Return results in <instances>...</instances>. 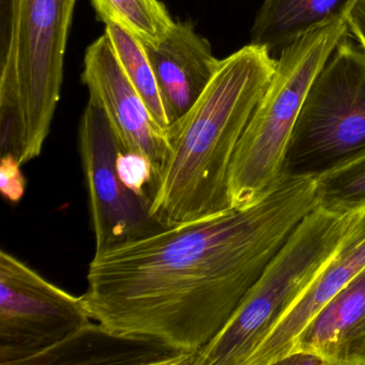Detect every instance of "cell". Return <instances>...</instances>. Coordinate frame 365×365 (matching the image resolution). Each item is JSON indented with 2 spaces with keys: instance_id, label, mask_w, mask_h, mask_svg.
I'll return each instance as SVG.
<instances>
[{
  "instance_id": "1",
  "label": "cell",
  "mask_w": 365,
  "mask_h": 365,
  "mask_svg": "<svg viewBox=\"0 0 365 365\" xmlns=\"http://www.w3.org/2000/svg\"><path fill=\"white\" fill-rule=\"evenodd\" d=\"M316 207L315 175H286L250 206L96 253L83 294L89 315L115 332L194 354Z\"/></svg>"
},
{
  "instance_id": "2",
  "label": "cell",
  "mask_w": 365,
  "mask_h": 365,
  "mask_svg": "<svg viewBox=\"0 0 365 365\" xmlns=\"http://www.w3.org/2000/svg\"><path fill=\"white\" fill-rule=\"evenodd\" d=\"M275 67L270 51L253 43L221 59L200 99L168 130L170 149L151 204L153 217L166 227L232 209L230 162Z\"/></svg>"
},
{
  "instance_id": "3",
  "label": "cell",
  "mask_w": 365,
  "mask_h": 365,
  "mask_svg": "<svg viewBox=\"0 0 365 365\" xmlns=\"http://www.w3.org/2000/svg\"><path fill=\"white\" fill-rule=\"evenodd\" d=\"M345 19L304 34L281 51L274 74L237 145L228 170L232 208H243L286 176L288 145L307 91L337 44L349 36Z\"/></svg>"
},
{
  "instance_id": "4",
  "label": "cell",
  "mask_w": 365,
  "mask_h": 365,
  "mask_svg": "<svg viewBox=\"0 0 365 365\" xmlns=\"http://www.w3.org/2000/svg\"><path fill=\"white\" fill-rule=\"evenodd\" d=\"M356 212H334L319 206L312 210L267 264L225 327L192 354L189 365H247L336 253Z\"/></svg>"
},
{
  "instance_id": "5",
  "label": "cell",
  "mask_w": 365,
  "mask_h": 365,
  "mask_svg": "<svg viewBox=\"0 0 365 365\" xmlns=\"http://www.w3.org/2000/svg\"><path fill=\"white\" fill-rule=\"evenodd\" d=\"M76 0H20L1 41L0 104H18L24 163L39 157L61 99L63 61Z\"/></svg>"
},
{
  "instance_id": "6",
  "label": "cell",
  "mask_w": 365,
  "mask_h": 365,
  "mask_svg": "<svg viewBox=\"0 0 365 365\" xmlns=\"http://www.w3.org/2000/svg\"><path fill=\"white\" fill-rule=\"evenodd\" d=\"M365 149V51L344 38L312 83L294 125L286 175H318Z\"/></svg>"
},
{
  "instance_id": "7",
  "label": "cell",
  "mask_w": 365,
  "mask_h": 365,
  "mask_svg": "<svg viewBox=\"0 0 365 365\" xmlns=\"http://www.w3.org/2000/svg\"><path fill=\"white\" fill-rule=\"evenodd\" d=\"M91 320L83 296L0 252V365H26Z\"/></svg>"
},
{
  "instance_id": "8",
  "label": "cell",
  "mask_w": 365,
  "mask_h": 365,
  "mask_svg": "<svg viewBox=\"0 0 365 365\" xmlns=\"http://www.w3.org/2000/svg\"><path fill=\"white\" fill-rule=\"evenodd\" d=\"M78 149L88 192L96 253L161 232L153 200L125 185L118 168L123 146L106 110L93 97L78 127Z\"/></svg>"
},
{
  "instance_id": "9",
  "label": "cell",
  "mask_w": 365,
  "mask_h": 365,
  "mask_svg": "<svg viewBox=\"0 0 365 365\" xmlns=\"http://www.w3.org/2000/svg\"><path fill=\"white\" fill-rule=\"evenodd\" d=\"M82 81L106 110L125 153L148 160L155 185L170 149L168 131L125 76L106 33L87 48Z\"/></svg>"
},
{
  "instance_id": "10",
  "label": "cell",
  "mask_w": 365,
  "mask_h": 365,
  "mask_svg": "<svg viewBox=\"0 0 365 365\" xmlns=\"http://www.w3.org/2000/svg\"><path fill=\"white\" fill-rule=\"evenodd\" d=\"M364 268L365 208H363L356 213L336 253L296 304L269 333L247 365L279 364L287 358L297 337L307 324Z\"/></svg>"
},
{
  "instance_id": "11",
  "label": "cell",
  "mask_w": 365,
  "mask_h": 365,
  "mask_svg": "<svg viewBox=\"0 0 365 365\" xmlns=\"http://www.w3.org/2000/svg\"><path fill=\"white\" fill-rule=\"evenodd\" d=\"M172 125L185 116L210 84L220 61L208 39L190 20L176 21L157 46H145Z\"/></svg>"
},
{
  "instance_id": "12",
  "label": "cell",
  "mask_w": 365,
  "mask_h": 365,
  "mask_svg": "<svg viewBox=\"0 0 365 365\" xmlns=\"http://www.w3.org/2000/svg\"><path fill=\"white\" fill-rule=\"evenodd\" d=\"M328 365H365V268L331 299L297 337L289 354Z\"/></svg>"
},
{
  "instance_id": "13",
  "label": "cell",
  "mask_w": 365,
  "mask_h": 365,
  "mask_svg": "<svg viewBox=\"0 0 365 365\" xmlns=\"http://www.w3.org/2000/svg\"><path fill=\"white\" fill-rule=\"evenodd\" d=\"M191 356L149 337L123 334L91 322L26 365H189Z\"/></svg>"
},
{
  "instance_id": "14",
  "label": "cell",
  "mask_w": 365,
  "mask_h": 365,
  "mask_svg": "<svg viewBox=\"0 0 365 365\" xmlns=\"http://www.w3.org/2000/svg\"><path fill=\"white\" fill-rule=\"evenodd\" d=\"M354 0H264L256 14L251 43L282 51L312 29L345 19Z\"/></svg>"
},
{
  "instance_id": "15",
  "label": "cell",
  "mask_w": 365,
  "mask_h": 365,
  "mask_svg": "<svg viewBox=\"0 0 365 365\" xmlns=\"http://www.w3.org/2000/svg\"><path fill=\"white\" fill-rule=\"evenodd\" d=\"M97 18L120 27L145 46H157L172 31L173 20L161 0H91Z\"/></svg>"
},
{
  "instance_id": "16",
  "label": "cell",
  "mask_w": 365,
  "mask_h": 365,
  "mask_svg": "<svg viewBox=\"0 0 365 365\" xmlns=\"http://www.w3.org/2000/svg\"><path fill=\"white\" fill-rule=\"evenodd\" d=\"M106 26V34L125 76L144 100L155 120L168 131L172 127V121L144 44L116 25Z\"/></svg>"
},
{
  "instance_id": "17",
  "label": "cell",
  "mask_w": 365,
  "mask_h": 365,
  "mask_svg": "<svg viewBox=\"0 0 365 365\" xmlns=\"http://www.w3.org/2000/svg\"><path fill=\"white\" fill-rule=\"evenodd\" d=\"M315 177L317 206L339 213L365 208V149Z\"/></svg>"
},
{
  "instance_id": "18",
  "label": "cell",
  "mask_w": 365,
  "mask_h": 365,
  "mask_svg": "<svg viewBox=\"0 0 365 365\" xmlns=\"http://www.w3.org/2000/svg\"><path fill=\"white\" fill-rule=\"evenodd\" d=\"M118 168L125 185L153 200L155 176L148 160L134 153L123 151L118 159Z\"/></svg>"
},
{
  "instance_id": "19",
  "label": "cell",
  "mask_w": 365,
  "mask_h": 365,
  "mask_svg": "<svg viewBox=\"0 0 365 365\" xmlns=\"http://www.w3.org/2000/svg\"><path fill=\"white\" fill-rule=\"evenodd\" d=\"M21 166L14 158H0V191L11 204H18L26 189V179L21 172Z\"/></svg>"
},
{
  "instance_id": "20",
  "label": "cell",
  "mask_w": 365,
  "mask_h": 365,
  "mask_svg": "<svg viewBox=\"0 0 365 365\" xmlns=\"http://www.w3.org/2000/svg\"><path fill=\"white\" fill-rule=\"evenodd\" d=\"M345 20L350 35L365 51V0H354Z\"/></svg>"
},
{
  "instance_id": "21",
  "label": "cell",
  "mask_w": 365,
  "mask_h": 365,
  "mask_svg": "<svg viewBox=\"0 0 365 365\" xmlns=\"http://www.w3.org/2000/svg\"><path fill=\"white\" fill-rule=\"evenodd\" d=\"M9 3L11 4L14 7H16V6H18L19 0H9Z\"/></svg>"
}]
</instances>
